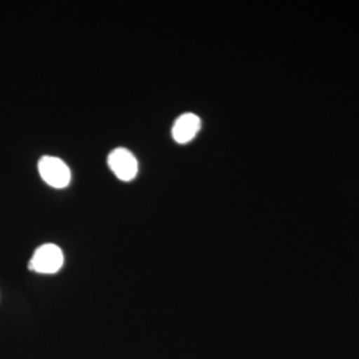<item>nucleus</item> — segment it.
<instances>
[{"label": "nucleus", "instance_id": "obj_3", "mask_svg": "<svg viewBox=\"0 0 359 359\" xmlns=\"http://www.w3.org/2000/svg\"><path fill=\"white\" fill-rule=\"evenodd\" d=\"M108 165L121 181H132L139 172L136 157L126 148H116L108 156Z\"/></svg>", "mask_w": 359, "mask_h": 359}, {"label": "nucleus", "instance_id": "obj_4", "mask_svg": "<svg viewBox=\"0 0 359 359\" xmlns=\"http://www.w3.org/2000/svg\"><path fill=\"white\" fill-rule=\"evenodd\" d=\"M201 128V120L194 114H184L175 121L172 128L173 140L179 144H187L192 142Z\"/></svg>", "mask_w": 359, "mask_h": 359}, {"label": "nucleus", "instance_id": "obj_1", "mask_svg": "<svg viewBox=\"0 0 359 359\" xmlns=\"http://www.w3.org/2000/svg\"><path fill=\"white\" fill-rule=\"evenodd\" d=\"M65 256L62 249L55 244L41 245L34 253L28 264V269L41 274H53L62 269Z\"/></svg>", "mask_w": 359, "mask_h": 359}, {"label": "nucleus", "instance_id": "obj_2", "mask_svg": "<svg viewBox=\"0 0 359 359\" xmlns=\"http://www.w3.org/2000/svg\"><path fill=\"white\" fill-rule=\"evenodd\" d=\"M39 173L52 188L63 189L71 182V170L62 158L44 156L39 161Z\"/></svg>", "mask_w": 359, "mask_h": 359}]
</instances>
